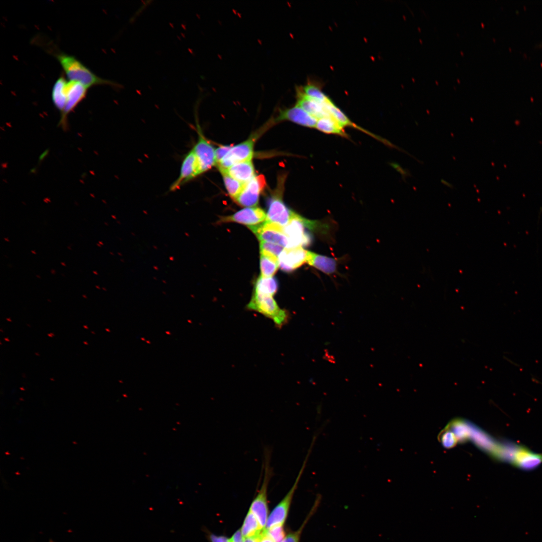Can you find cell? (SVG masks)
<instances>
[{
	"label": "cell",
	"mask_w": 542,
	"mask_h": 542,
	"mask_svg": "<svg viewBox=\"0 0 542 542\" xmlns=\"http://www.w3.org/2000/svg\"><path fill=\"white\" fill-rule=\"evenodd\" d=\"M254 140L252 138L232 147L225 156L216 164L217 167L219 171L226 170L236 163L251 161Z\"/></svg>",
	"instance_id": "obj_6"
},
{
	"label": "cell",
	"mask_w": 542,
	"mask_h": 542,
	"mask_svg": "<svg viewBox=\"0 0 542 542\" xmlns=\"http://www.w3.org/2000/svg\"><path fill=\"white\" fill-rule=\"evenodd\" d=\"M265 530L274 542H281L284 539L285 533L283 525H275Z\"/></svg>",
	"instance_id": "obj_29"
},
{
	"label": "cell",
	"mask_w": 542,
	"mask_h": 542,
	"mask_svg": "<svg viewBox=\"0 0 542 542\" xmlns=\"http://www.w3.org/2000/svg\"><path fill=\"white\" fill-rule=\"evenodd\" d=\"M246 308L271 319L279 328H281L289 321V312L281 308L272 296L253 293Z\"/></svg>",
	"instance_id": "obj_3"
},
{
	"label": "cell",
	"mask_w": 542,
	"mask_h": 542,
	"mask_svg": "<svg viewBox=\"0 0 542 542\" xmlns=\"http://www.w3.org/2000/svg\"><path fill=\"white\" fill-rule=\"evenodd\" d=\"M263 461V473L260 488L253 499L249 510L256 517L260 526L264 529L267 520V489L273 470L270 465L271 452L268 449L264 450Z\"/></svg>",
	"instance_id": "obj_2"
},
{
	"label": "cell",
	"mask_w": 542,
	"mask_h": 542,
	"mask_svg": "<svg viewBox=\"0 0 542 542\" xmlns=\"http://www.w3.org/2000/svg\"><path fill=\"white\" fill-rule=\"evenodd\" d=\"M300 89L306 95L314 99L325 102L329 99L316 85L309 83Z\"/></svg>",
	"instance_id": "obj_27"
},
{
	"label": "cell",
	"mask_w": 542,
	"mask_h": 542,
	"mask_svg": "<svg viewBox=\"0 0 542 542\" xmlns=\"http://www.w3.org/2000/svg\"><path fill=\"white\" fill-rule=\"evenodd\" d=\"M49 542H54L52 540H50Z\"/></svg>",
	"instance_id": "obj_36"
},
{
	"label": "cell",
	"mask_w": 542,
	"mask_h": 542,
	"mask_svg": "<svg viewBox=\"0 0 542 542\" xmlns=\"http://www.w3.org/2000/svg\"><path fill=\"white\" fill-rule=\"evenodd\" d=\"M441 183H442V184H443V185H444L446 186L447 187H450V188H453V185H452V184H451V183H449L448 182H447V181H446V180H443V179H442V180H441Z\"/></svg>",
	"instance_id": "obj_35"
},
{
	"label": "cell",
	"mask_w": 542,
	"mask_h": 542,
	"mask_svg": "<svg viewBox=\"0 0 542 542\" xmlns=\"http://www.w3.org/2000/svg\"><path fill=\"white\" fill-rule=\"evenodd\" d=\"M260 542H274L272 538L267 534L266 531L264 529H263L262 530V536Z\"/></svg>",
	"instance_id": "obj_34"
},
{
	"label": "cell",
	"mask_w": 542,
	"mask_h": 542,
	"mask_svg": "<svg viewBox=\"0 0 542 542\" xmlns=\"http://www.w3.org/2000/svg\"><path fill=\"white\" fill-rule=\"evenodd\" d=\"M279 266L278 258L263 253H260V267L261 276L272 277L275 274Z\"/></svg>",
	"instance_id": "obj_25"
},
{
	"label": "cell",
	"mask_w": 542,
	"mask_h": 542,
	"mask_svg": "<svg viewBox=\"0 0 542 542\" xmlns=\"http://www.w3.org/2000/svg\"><path fill=\"white\" fill-rule=\"evenodd\" d=\"M263 529L254 514L249 510L241 529L243 537L246 538L258 534Z\"/></svg>",
	"instance_id": "obj_24"
},
{
	"label": "cell",
	"mask_w": 542,
	"mask_h": 542,
	"mask_svg": "<svg viewBox=\"0 0 542 542\" xmlns=\"http://www.w3.org/2000/svg\"><path fill=\"white\" fill-rule=\"evenodd\" d=\"M294 213L284 203L281 192H277L268 200L265 221L283 227L289 223Z\"/></svg>",
	"instance_id": "obj_8"
},
{
	"label": "cell",
	"mask_w": 542,
	"mask_h": 542,
	"mask_svg": "<svg viewBox=\"0 0 542 542\" xmlns=\"http://www.w3.org/2000/svg\"><path fill=\"white\" fill-rule=\"evenodd\" d=\"M266 215L264 211L258 207H247L236 212L234 214L223 217L218 223L236 222L244 225L254 226L264 222Z\"/></svg>",
	"instance_id": "obj_11"
},
{
	"label": "cell",
	"mask_w": 542,
	"mask_h": 542,
	"mask_svg": "<svg viewBox=\"0 0 542 542\" xmlns=\"http://www.w3.org/2000/svg\"><path fill=\"white\" fill-rule=\"evenodd\" d=\"M68 82L64 75H61L56 80L52 89L53 103L61 115L66 106Z\"/></svg>",
	"instance_id": "obj_20"
},
{
	"label": "cell",
	"mask_w": 542,
	"mask_h": 542,
	"mask_svg": "<svg viewBox=\"0 0 542 542\" xmlns=\"http://www.w3.org/2000/svg\"><path fill=\"white\" fill-rule=\"evenodd\" d=\"M262 531L258 534L244 538L243 542H260L262 536Z\"/></svg>",
	"instance_id": "obj_33"
},
{
	"label": "cell",
	"mask_w": 542,
	"mask_h": 542,
	"mask_svg": "<svg viewBox=\"0 0 542 542\" xmlns=\"http://www.w3.org/2000/svg\"><path fill=\"white\" fill-rule=\"evenodd\" d=\"M281 542H283V541H281Z\"/></svg>",
	"instance_id": "obj_37"
},
{
	"label": "cell",
	"mask_w": 542,
	"mask_h": 542,
	"mask_svg": "<svg viewBox=\"0 0 542 542\" xmlns=\"http://www.w3.org/2000/svg\"><path fill=\"white\" fill-rule=\"evenodd\" d=\"M276 120H289L311 128L316 127L318 120L297 104L292 107L280 110Z\"/></svg>",
	"instance_id": "obj_15"
},
{
	"label": "cell",
	"mask_w": 542,
	"mask_h": 542,
	"mask_svg": "<svg viewBox=\"0 0 542 542\" xmlns=\"http://www.w3.org/2000/svg\"><path fill=\"white\" fill-rule=\"evenodd\" d=\"M88 88L78 82L69 81L68 82L66 106L61 115L62 124H65L68 114L84 99Z\"/></svg>",
	"instance_id": "obj_14"
},
{
	"label": "cell",
	"mask_w": 542,
	"mask_h": 542,
	"mask_svg": "<svg viewBox=\"0 0 542 542\" xmlns=\"http://www.w3.org/2000/svg\"><path fill=\"white\" fill-rule=\"evenodd\" d=\"M197 124L198 138L192 149L196 157L201 174L216 165L215 150L204 137L200 126Z\"/></svg>",
	"instance_id": "obj_7"
},
{
	"label": "cell",
	"mask_w": 542,
	"mask_h": 542,
	"mask_svg": "<svg viewBox=\"0 0 542 542\" xmlns=\"http://www.w3.org/2000/svg\"><path fill=\"white\" fill-rule=\"evenodd\" d=\"M314 222L294 213L289 223L283 227L289 240L288 248L303 247L310 244L311 237L306 229L312 230Z\"/></svg>",
	"instance_id": "obj_5"
},
{
	"label": "cell",
	"mask_w": 542,
	"mask_h": 542,
	"mask_svg": "<svg viewBox=\"0 0 542 542\" xmlns=\"http://www.w3.org/2000/svg\"><path fill=\"white\" fill-rule=\"evenodd\" d=\"M260 253L265 254L278 258L284 250V247L271 242L260 241Z\"/></svg>",
	"instance_id": "obj_28"
},
{
	"label": "cell",
	"mask_w": 542,
	"mask_h": 542,
	"mask_svg": "<svg viewBox=\"0 0 542 542\" xmlns=\"http://www.w3.org/2000/svg\"><path fill=\"white\" fill-rule=\"evenodd\" d=\"M278 286L276 278L260 276L255 282L253 293L273 296L277 292Z\"/></svg>",
	"instance_id": "obj_21"
},
{
	"label": "cell",
	"mask_w": 542,
	"mask_h": 542,
	"mask_svg": "<svg viewBox=\"0 0 542 542\" xmlns=\"http://www.w3.org/2000/svg\"><path fill=\"white\" fill-rule=\"evenodd\" d=\"M297 96L296 104L317 120L325 117L332 116L325 107L324 105L325 101L321 102L307 96L300 88L297 89Z\"/></svg>",
	"instance_id": "obj_16"
},
{
	"label": "cell",
	"mask_w": 542,
	"mask_h": 542,
	"mask_svg": "<svg viewBox=\"0 0 542 542\" xmlns=\"http://www.w3.org/2000/svg\"><path fill=\"white\" fill-rule=\"evenodd\" d=\"M53 54L70 81L80 82L87 88L97 85H108L116 89L123 87L120 83L96 75L73 56L57 51H53Z\"/></svg>",
	"instance_id": "obj_1"
},
{
	"label": "cell",
	"mask_w": 542,
	"mask_h": 542,
	"mask_svg": "<svg viewBox=\"0 0 542 542\" xmlns=\"http://www.w3.org/2000/svg\"><path fill=\"white\" fill-rule=\"evenodd\" d=\"M541 462L542 455L533 453L519 446L512 463L522 469L529 470L537 466Z\"/></svg>",
	"instance_id": "obj_19"
},
{
	"label": "cell",
	"mask_w": 542,
	"mask_h": 542,
	"mask_svg": "<svg viewBox=\"0 0 542 542\" xmlns=\"http://www.w3.org/2000/svg\"><path fill=\"white\" fill-rule=\"evenodd\" d=\"M324 105L331 115L343 127L350 126L358 128L364 132H366V133L368 132L350 120L348 117L330 99L324 102Z\"/></svg>",
	"instance_id": "obj_23"
},
{
	"label": "cell",
	"mask_w": 542,
	"mask_h": 542,
	"mask_svg": "<svg viewBox=\"0 0 542 542\" xmlns=\"http://www.w3.org/2000/svg\"><path fill=\"white\" fill-rule=\"evenodd\" d=\"M243 537L241 530L236 531L232 537L230 539V542H243Z\"/></svg>",
	"instance_id": "obj_32"
},
{
	"label": "cell",
	"mask_w": 542,
	"mask_h": 542,
	"mask_svg": "<svg viewBox=\"0 0 542 542\" xmlns=\"http://www.w3.org/2000/svg\"><path fill=\"white\" fill-rule=\"evenodd\" d=\"M200 175L199 165L195 155L191 149L184 158L178 178L172 184L170 190L174 191L179 189L183 185L193 179Z\"/></svg>",
	"instance_id": "obj_12"
},
{
	"label": "cell",
	"mask_w": 542,
	"mask_h": 542,
	"mask_svg": "<svg viewBox=\"0 0 542 542\" xmlns=\"http://www.w3.org/2000/svg\"><path fill=\"white\" fill-rule=\"evenodd\" d=\"M316 128L326 133L339 134L346 137V133L342 126L333 117H325L318 119Z\"/></svg>",
	"instance_id": "obj_22"
},
{
	"label": "cell",
	"mask_w": 542,
	"mask_h": 542,
	"mask_svg": "<svg viewBox=\"0 0 542 542\" xmlns=\"http://www.w3.org/2000/svg\"><path fill=\"white\" fill-rule=\"evenodd\" d=\"M308 250L302 247L285 248L278 257L279 267L285 272H291L307 261Z\"/></svg>",
	"instance_id": "obj_13"
},
{
	"label": "cell",
	"mask_w": 542,
	"mask_h": 542,
	"mask_svg": "<svg viewBox=\"0 0 542 542\" xmlns=\"http://www.w3.org/2000/svg\"><path fill=\"white\" fill-rule=\"evenodd\" d=\"M248 228L260 241L271 242L288 248L289 240L283 227L265 221L260 224L248 226Z\"/></svg>",
	"instance_id": "obj_9"
},
{
	"label": "cell",
	"mask_w": 542,
	"mask_h": 542,
	"mask_svg": "<svg viewBox=\"0 0 542 542\" xmlns=\"http://www.w3.org/2000/svg\"><path fill=\"white\" fill-rule=\"evenodd\" d=\"M211 542H230V539L225 536H217L211 534L209 536Z\"/></svg>",
	"instance_id": "obj_31"
},
{
	"label": "cell",
	"mask_w": 542,
	"mask_h": 542,
	"mask_svg": "<svg viewBox=\"0 0 542 542\" xmlns=\"http://www.w3.org/2000/svg\"><path fill=\"white\" fill-rule=\"evenodd\" d=\"M224 171L230 177L243 184L246 183L255 176L252 161L236 163Z\"/></svg>",
	"instance_id": "obj_18"
},
{
	"label": "cell",
	"mask_w": 542,
	"mask_h": 542,
	"mask_svg": "<svg viewBox=\"0 0 542 542\" xmlns=\"http://www.w3.org/2000/svg\"><path fill=\"white\" fill-rule=\"evenodd\" d=\"M312 442L311 443L309 449L308 451L306 457L303 463L300 470L296 477V480L294 482L289 492L284 497V498L281 500V501L277 505V506L271 512L269 517L267 518L265 529H268L275 525H283L287 518L288 514L289 508L293 499V496L295 492V491L298 486L299 481L302 477L304 470L306 468L308 460L309 458L310 455L311 453L313 447L315 443L317 438L313 437Z\"/></svg>",
	"instance_id": "obj_4"
},
{
	"label": "cell",
	"mask_w": 542,
	"mask_h": 542,
	"mask_svg": "<svg viewBox=\"0 0 542 542\" xmlns=\"http://www.w3.org/2000/svg\"><path fill=\"white\" fill-rule=\"evenodd\" d=\"M265 184V178L263 175L254 176L244 184L243 189L234 200L241 206L252 207L256 206Z\"/></svg>",
	"instance_id": "obj_10"
},
{
	"label": "cell",
	"mask_w": 542,
	"mask_h": 542,
	"mask_svg": "<svg viewBox=\"0 0 542 542\" xmlns=\"http://www.w3.org/2000/svg\"><path fill=\"white\" fill-rule=\"evenodd\" d=\"M338 259L308 251L306 263L327 275L337 272Z\"/></svg>",
	"instance_id": "obj_17"
},
{
	"label": "cell",
	"mask_w": 542,
	"mask_h": 542,
	"mask_svg": "<svg viewBox=\"0 0 542 542\" xmlns=\"http://www.w3.org/2000/svg\"><path fill=\"white\" fill-rule=\"evenodd\" d=\"M231 147L229 146H221L215 150L216 165L225 156Z\"/></svg>",
	"instance_id": "obj_30"
},
{
	"label": "cell",
	"mask_w": 542,
	"mask_h": 542,
	"mask_svg": "<svg viewBox=\"0 0 542 542\" xmlns=\"http://www.w3.org/2000/svg\"><path fill=\"white\" fill-rule=\"evenodd\" d=\"M227 192L233 200L239 194L245 184H243L230 177L225 171H220Z\"/></svg>",
	"instance_id": "obj_26"
}]
</instances>
